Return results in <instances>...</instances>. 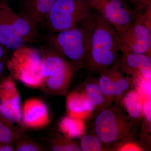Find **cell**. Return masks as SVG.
I'll list each match as a JSON object with an SVG mask.
<instances>
[{
	"instance_id": "1",
	"label": "cell",
	"mask_w": 151,
	"mask_h": 151,
	"mask_svg": "<svg viewBox=\"0 0 151 151\" xmlns=\"http://www.w3.org/2000/svg\"><path fill=\"white\" fill-rule=\"evenodd\" d=\"M95 13L85 68L100 73L116 63L121 51L115 29Z\"/></svg>"
},
{
	"instance_id": "2",
	"label": "cell",
	"mask_w": 151,
	"mask_h": 151,
	"mask_svg": "<svg viewBox=\"0 0 151 151\" xmlns=\"http://www.w3.org/2000/svg\"><path fill=\"white\" fill-rule=\"evenodd\" d=\"M94 134L107 147H116L134 141V124L129 119L119 103L110 105L96 113L93 122Z\"/></svg>"
},
{
	"instance_id": "3",
	"label": "cell",
	"mask_w": 151,
	"mask_h": 151,
	"mask_svg": "<svg viewBox=\"0 0 151 151\" xmlns=\"http://www.w3.org/2000/svg\"><path fill=\"white\" fill-rule=\"evenodd\" d=\"M94 18L86 24L51 34L46 37L49 48L66 58L76 70L85 67Z\"/></svg>"
},
{
	"instance_id": "4",
	"label": "cell",
	"mask_w": 151,
	"mask_h": 151,
	"mask_svg": "<svg viewBox=\"0 0 151 151\" xmlns=\"http://www.w3.org/2000/svg\"><path fill=\"white\" fill-rule=\"evenodd\" d=\"M94 15L86 0H56L43 24L51 34L88 23Z\"/></svg>"
},
{
	"instance_id": "5",
	"label": "cell",
	"mask_w": 151,
	"mask_h": 151,
	"mask_svg": "<svg viewBox=\"0 0 151 151\" xmlns=\"http://www.w3.org/2000/svg\"><path fill=\"white\" fill-rule=\"evenodd\" d=\"M42 57L40 88L50 94L65 95L76 69L68 60L50 49Z\"/></svg>"
},
{
	"instance_id": "6",
	"label": "cell",
	"mask_w": 151,
	"mask_h": 151,
	"mask_svg": "<svg viewBox=\"0 0 151 151\" xmlns=\"http://www.w3.org/2000/svg\"><path fill=\"white\" fill-rule=\"evenodd\" d=\"M13 52L8 63L11 76L28 87L40 88L41 55L25 45Z\"/></svg>"
},
{
	"instance_id": "7",
	"label": "cell",
	"mask_w": 151,
	"mask_h": 151,
	"mask_svg": "<svg viewBox=\"0 0 151 151\" xmlns=\"http://www.w3.org/2000/svg\"><path fill=\"white\" fill-rule=\"evenodd\" d=\"M115 29L122 53L135 52L150 56L151 26L144 20L140 13L132 22Z\"/></svg>"
},
{
	"instance_id": "8",
	"label": "cell",
	"mask_w": 151,
	"mask_h": 151,
	"mask_svg": "<svg viewBox=\"0 0 151 151\" xmlns=\"http://www.w3.org/2000/svg\"><path fill=\"white\" fill-rule=\"evenodd\" d=\"M94 12L99 14L114 27L132 22L139 12L133 9L124 0H86Z\"/></svg>"
},
{
	"instance_id": "9",
	"label": "cell",
	"mask_w": 151,
	"mask_h": 151,
	"mask_svg": "<svg viewBox=\"0 0 151 151\" xmlns=\"http://www.w3.org/2000/svg\"><path fill=\"white\" fill-rule=\"evenodd\" d=\"M0 115L12 123L22 121L20 96L11 76L0 83Z\"/></svg>"
},
{
	"instance_id": "10",
	"label": "cell",
	"mask_w": 151,
	"mask_h": 151,
	"mask_svg": "<svg viewBox=\"0 0 151 151\" xmlns=\"http://www.w3.org/2000/svg\"><path fill=\"white\" fill-rule=\"evenodd\" d=\"M55 1L19 0V14L37 31L43 24Z\"/></svg>"
},
{
	"instance_id": "11",
	"label": "cell",
	"mask_w": 151,
	"mask_h": 151,
	"mask_svg": "<svg viewBox=\"0 0 151 151\" xmlns=\"http://www.w3.org/2000/svg\"><path fill=\"white\" fill-rule=\"evenodd\" d=\"M13 12L7 3L0 5V43L12 51L21 48L27 43L14 29L12 18Z\"/></svg>"
},
{
	"instance_id": "12",
	"label": "cell",
	"mask_w": 151,
	"mask_h": 151,
	"mask_svg": "<svg viewBox=\"0 0 151 151\" xmlns=\"http://www.w3.org/2000/svg\"><path fill=\"white\" fill-rule=\"evenodd\" d=\"M21 116L24 125L30 129L43 128L49 122L47 106L37 98H31L25 101L21 106Z\"/></svg>"
},
{
	"instance_id": "13",
	"label": "cell",
	"mask_w": 151,
	"mask_h": 151,
	"mask_svg": "<svg viewBox=\"0 0 151 151\" xmlns=\"http://www.w3.org/2000/svg\"><path fill=\"white\" fill-rule=\"evenodd\" d=\"M120 69L132 78L142 77L151 79V59L147 55L135 52L123 53L119 60Z\"/></svg>"
},
{
	"instance_id": "14",
	"label": "cell",
	"mask_w": 151,
	"mask_h": 151,
	"mask_svg": "<svg viewBox=\"0 0 151 151\" xmlns=\"http://www.w3.org/2000/svg\"><path fill=\"white\" fill-rule=\"evenodd\" d=\"M144 100L137 89L129 90L119 101L127 117L134 124L143 117Z\"/></svg>"
},
{
	"instance_id": "15",
	"label": "cell",
	"mask_w": 151,
	"mask_h": 151,
	"mask_svg": "<svg viewBox=\"0 0 151 151\" xmlns=\"http://www.w3.org/2000/svg\"><path fill=\"white\" fill-rule=\"evenodd\" d=\"M84 120L67 115L60 122V131L63 134L70 139L81 137L86 132Z\"/></svg>"
},
{
	"instance_id": "16",
	"label": "cell",
	"mask_w": 151,
	"mask_h": 151,
	"mask_svg": "<svg viewBox=\"0 0 151 151\" xmlns=\"http://www.w3.org/2000/svg\"><path fill=\"white\" fill-rule=\"evenodd\" d=\"M85 96L82 92H71L66 97V108L68 116L86 119L89 117L84 108Z\"/></svg>"
},
{
	"instance_id": "17",
	"label": "cell",
	"mask_w": 151,
	"mask_h": 151,
	"mask_svg": "<svg viewBox=\"0 0 151 151\" xmlns=\"http://www.w3.org/2000/svg\"><path fill=\"white\" fill-rule=\"evenodd\" d=\"M117 61L113 66L100 73L97 80L99 87L105 97V108L111 105L112 102L114 101L113 95V82Z\"/></svg>"
},
{
	"instance_id": "18",
	"label": "cell",
	"mask_w": 151,
	"mask_h": 151,
	"mask_svg": "<svg viewBox=\"0 0 151 151\" xmlns=\"http://www.w3.org/2000/svg\"><path fill=\"white\" fill-rule=\"evenodd\" d=\"M82 92L85 98L92 103L96 108L95 112L105 107V97L100 90L97 81L95 79H89L84 83Z\"/></svg>"
},
{
	"instance_id": "19",
	"label": "cell",
	"mask_w": 151,
	"mask_h": 151,
	"mask_svg": "<svg viewBox=\"0 0 151 151\" xmlns=\"http://www.w3.org/2000/svg\"><path fill=\"white\" fill-rule=\"evenodd\" d=\"M132 84V78L129 76L123 75L118 60L113 82V98L116 103H118L124 94L129 91Z\"/></svg>"
},
{
	"instance_id": "20",
	"label": "cell",
	"mask_w": 151,
	"mask_h": 151,
	"mask_svg": "<svg viewBox=\"0 0 151 151\" xmlns=\"http://www.w3.org/2000/svg\"><path fill=\"white\" fill-rule=\"evenodd\" d=\"M12 124L0 115V143L11 145L20 137L21 133Z\"/></svg>"
},
{
	"instance_id": "21",
	"label": "cell",
	"mask_w": 151,
	"mask_h": 151,
	"mask_svg": "<svg viewBox=\"0 0 151 151\" xmlns=\"http://www.w3.org/2000/svg\"><path fill=\"white\" fill-rule=\"evenodd\" d=\"M51 148L52 151H81L77 143L63 134L57 135L52 139Z\"/></svg>"
},
{
	"instance_id": "22",
	"label": "cell",
	"mask_w": 151,
	"mask_h": 151,
	"mask_svg": "<svg viewBox=\"0 0 151 151\" xmlns=\"http://www.w3.org/2000/svg\"><path fill=\"white\" fill-rule=\"evenodd\" d=\"M79 145L82 151H104L107 149L102 141L94 134L82 136Z\"/></svg>"
},
{
	"instance_id": "23",
	"label": "cell",
	"mask_w": 151,
	"mask_h": 151,
	"mask_svg": "<svg viewBox=\"0 0 151 151\" xmlns=\"http://www.w3.org/2000/svg\"><path fill=\"white\" fill-rule=\"evenodd\" d=\"M114 150L116 151H142L143 148L142 146L134 142V141L126 142L119 145Z\"/></svg>"
},
{
	"instance_id": "24",
	"label": "cell",
	"mask_w": 151,
	"mask_h": 151,
	"mask_svg": "<svg viewBox=\"0 0 151 151\" xmlns=\"http://www.w3.org/2000/svg\"><path fill=\"white\" fill-rule=\"evenodd\" d=\"M15 150L17 151H37L41 150V148L34 143L23 142L19 143Z\"/></svg>"
},
{
	"instance_id": "25",
	"label": "cell",
	"mask_w": 151,
	"mask_h": 151,
	"mask_svg": "<svg viewBox=\"0 0 151 151\" xmlns=\"http://www.w3.org/2000/svg\"><path fill=\"white\" fill-rule=\"evenodd\" d=\"M151 100H144L143 109V117L149 124H151Z\"/></svg>"
},
{
	"instance_id": "26",
	"label": "cell",
	"mask_w": 151,
	"mask_h": 151,
	"mask_svg": "<svg viewBox=\"0 0 151 151\" xmlns=\"http://www.w3.org/2000/svg\"><path fill=\"white\" fill-rule=\"evenodd\" d=\"M132 4L137 6L138 9H144L147 6L151 4V0H129Z\"/></svg>"
},
{
	"instance_id": "27",
	"label": "cell",
	"mask_w": 151,
	"mask_h": 151,
	"mask_svg": "<svg viewBox=\"0 0 151 151\" xmlns=\"http://www.w3.org/2000/svg\"><path fill=\"white\" fill-rule=\"evenodd\" d=\"M15 150L11 144L0 143V151H14Z\"/></svg>"
},
{
	"instance_id": "28",
	"label": "cell",
	"mask_w": 151,
	"mask_h": 151,
	"mask_svg": "<svg viewBox=\"0 0 151 151\" xmlns=\"http://www.w3.org/2000/svg\"><path fill=\"white\" fill-rule=\"evenodd\" d=\"M7 49L4 45L0 43V60H2L7 54Z\"/></svg>"
},
{
	"instance_id": "29",
	"label": "cell",
	"mask_w": 151,
	"mask_h": 151,
	"mask_svg": "<svg viewBox=\"0 0 151 151\" xmlns=\"http://www.w3.org/2000/svg\"><path fill=\"white\" fill-rule=\"evenodd\" d=\"M4 63L2 61V60H0V75H1V74L4 72Z\"/></svg>"
},
{
	"instance_id": "30",
	"label": "cell",
	"mask_w": 151,
	"mask_h": 151,
	"mask_svg": "<svg viewBox=\"0 0 151 151\" xmlns=\"http://www.w3.org/2000/svg\"><path fill=\"white\" fill-rule=\"evenodd\" d=\"M8 0H0V5L2 4H4V3H7V1Z\"/></svg>"
}]
</instances>
